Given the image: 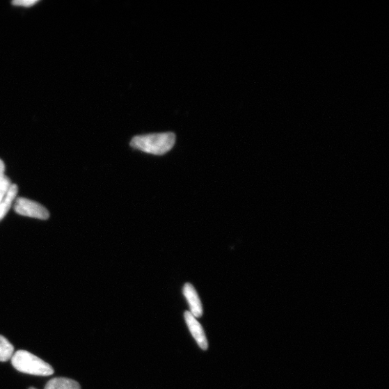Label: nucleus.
<instances>
[{
  "label": "nucleus",
  "mask_w": 389,
  "mask_h": 389,
  "mask_svg": "<svg viewBox=\"0 0 389 389\" xmlns=\"http://www.w3.org/2000/svg\"><path fill=\"white\" fill-rule=\"evenodd\" d=\"M174 133H161L134 136L132 148L154 155H163L170 151L175 144Z\"/></svg>",
  "instance_id": "1"
},
{
  "label": "nucleus",
  "mask_w": 389,
  "mask_h": 389,
  "mask_svg": "<svg viewBox=\"0 0 389 389\" xmlns=\"http://www.w3.org/2000/svg\"><path fill=\"white\" fill-rule=\"evenodd\" d=\"M11 360L15 370L24 374L48 376L54 373L51 365L26 351H17Z\"/></svg>",
  "instance_id": "2"
},
{
  "label": "nucleus",
  "mask_w": 389,
  "mask_h": 389,
  "mask_svg": "<svg viewBox=\"0 0 389 389\" xmlns=\"http://www.w3.org/2000/svg\"><path fill=\"white\" fill-rule=\"evenodd\" d=\"M6 166L0 159V221L8 214L15 201L18 188L5 175Z\"/></svg>",
  "instance_id": "3"
},
{
  "label": "nucleus",
  "mask_w": 389,
  "mask_h": 389,
  "mask_svg": "<svg viewBox=\"0 0 389 389\" xmlns=\"http://www.w3.org/2000/svg\"><path fill=\"white\" fill-rule=\"evenodd\" d=\"M15 211L19 215L42 220L49 217V212L42 205L24 198L15 200Z\"/></svg>",
  "instance_id": "4"
},
{
  "label": "nucleus",
  "mask_w": 389,
  "mask_h": 389,
  "mask_svg": "<svg viewBox=\"0 0 389 389\" xmlns=\"http://www.w3.org/2000/svg\"><path fill=\"white\" fill-rule=\"evenodd\" d=\"M184 317H185L191 333L199 347L202 350L207 351L208 349L209 344L201 324L190 312L186 311L185 314H184Z\"/></svg>",
  "instance_id": "5"
},
{
  "label": "nucleus",
  "mask_w": 389,
  "mask_h": 389,
  "mask_svg": "<svg viewBox=\"0 0 389 389\" xmlns=\"http://www.w3.org/2000/svg\"><path fill=\"white\" fill-rule=\"evenodd\" d=\"M183 295L186 297L191 309V313L196 318L203 315V306L197 292L193 285L188 283L184 285Z\"/></svg>",
  "instance_id": "6"
},
{
  "label": "nucleus",
  "mask_w": 389,
  "mask_h": 389,
  "mask_svg": "<svg viewBox=\"0 0 389 389\" xmlns=\"http://www.w3.org/2000/svg\"><path fill=\"white\" fill-rule=\"evenodd\" d=\"M45 389H81V387L74 380L68 378H54L47 383Z\"/></svg>",
  "instance_id": "7"
},
{
  "label": "nucleus",
  "mask_w": 389,
  "mask_h": 389,
  "mask_svg": "<svg viewBox=\"0 0 389 389\" xmlns=\"http://www.w3.org/2000/svg\"><path fill=\"white\" fill-rule=\"evenodd\" d=\"M14 354L13 345L3 336L0 335V362H6Z\"/></svg>",
  "instance_id": "8"
},
{
  "label": "nucleus",
  "mask_w": 389,
  "mask_h": 389,
  "mask_svg": "<svg viewBox=\"0 0 389 389\" xmlns=\"http://www.w3.org/2000/svg\"><path fill=\"white\" fill-rule=\"evenodd\" d=\"M38 3V1H37V0H17V1H14L13 4L16 6H22V7L28 8L34 6Z\"/></svg>",
  "instance_id": "9"
},
{
  "label": "nucleus",
  "mask_w": 389,
  "mask_h": 389,
  "mask_svg": "<svg viewBox=\"0 0 389 389\" xmlns=\"http://www.w3.org/2000/svg\"><path fill=\"white\" fill-rule=\"evenodd\" d=\"M29 389H36V388L33 387H31Z\"/></svg>",
  "instance_id": "10"
}]
</instances>
